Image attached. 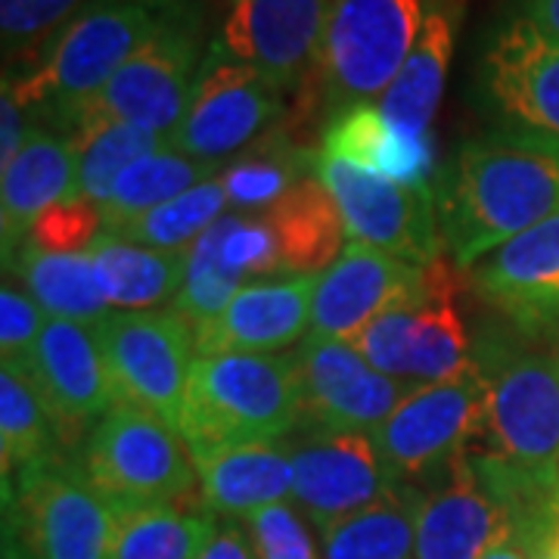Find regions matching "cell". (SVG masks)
<instances>
[{
	"label": "cell",
	"instance_id": "cell-50",
	"mask_svg": "<svg viewBox=\"0 0 559 559\" xmlns=\"http://www.w3.org/2000/svg\"><path fill=\"white\" fill-rule=\"evenodd\" d=\"M557 507H559V491H557Z\"/></svg>",
	"mask_w": 559,
	"mask_h": 559
},
{
	"label": "cell",
	"instance_id": "cell-41",
	"mask_svg": "<svg viewBox=\"0 0 559 559\" xmlns=\"http://www.w3.org/2000/svg\"><path fill=\"white\" fill-rule=\"evenodd\" d=\"M44 318L47 314L40 311L38 301L32 299L25 289L13 286L10 280H3V289H0V358L7 367H20V370L28 367L40 330L47 323Z\"/></svg>",
	"mask_w": 559,
	"mask_h": 559
},
{
	"label": "cell",
	"instance_id": "cell-47",
	"mask_svg": "<svg viewBox=\"0 0 559 559\" xmlns=\"http://www.w3.org/2000/svg\"><path fill=\"white\" fill-rule=\"evenodd\" d=\"M525 20L532 22L544 38L559 44V0H525Z\"/></svg>",
	"mask_w": 559,
	"mask_h": 559
},
{
	"label": "cell",
	"instance_id": "cell-5",
	"mask_svg": "<svg viewBox=\"0 0 559 559\" xmlns=\"http://www.w3.org/2000/svg\"><path fill=\"white\" fill-rule=\"evenodd\" d=\"M116 510L60 454L3 479V559H106Z\"/></svg>",
	"mask_w": 559,
	"mask_h": 559
},
{
	"label": "cell",
	"instance_id": "cell-44",
	"mask_svg": "<svg viewBox=\"0 0 559 559\" xmlns=\"http://www.w3.org/2000/svg\"><path fill=\"white\" fill-rule=\"evenodd\" d=\"M25 138H28L25 109L16 103L10 84L3 81V91H0V165H3V168L16 159V153L22 150Z\"/></svg>",
	"mask_w": 559,
	"mask_h": 559
},
{
	"label": "cell",
	"instance_id": "cell-20",
	"mask_svg": "<svg viewBox=\"0 0 559 559\" xmlns=\"http://www.w3.org/2000/svg\"><path fill=\"white\" fill-rule=\"evenodd\" d=\"M320 274H293L246 283L218 318L193 330L197 358L274 355L311 330V305Z\"/></svg>",
	"mask_w": 559,
	"mask_h": 559
},
{
	"label": "cell",
	"instance_id": "cell-16",
	"mask_svg": "<svg viewBox=\"0 0 559 559\" xmlns=\"http://www.w3.org/2000/svg\"><path fill=\"white\" fill-rule=\"evenodd\" d=\"M330 7L333 0H230L218 44L289 94L318 72Z\"/></svg>",
	"mask_w": 559,
	"mask_h": 559
},
{
	"label": "cell",
	"instance_id": "cell-23",
	"mask_svg": "<svg viewBox=\"0 0 559 559\" xmlns=\"http://www.w3.org/2000/svg\"><path fill=\"white\" fill-rule=\"evenodd\" d=\"M193 463L205 510L224 520H252L293 498V460L274 441L230 444L200 454Z\"/></svg>",
	"mask_w": 559,
	"mask_h": 559
},
{
	"label": "cell",
	"instance_id": "cell-37",
	"mask_svg": "<svg viewBox=\"0 0 559 559\" xmlns=\"http://www.w3.org/2000/svg\"><path fill=\"white\" fill-rule=\"evenodd\" d=\"M230 218L215 221L200 240L187 249V274L180 286L178 299L171 301V311L190 323V330H200L202 323L215 320L230 305V299L246 286L234 267L224 261V234Z\"/></svg>",
	"mask_w": 559,
	"mask_h": 559
},
{
	"label": "cell",
	"instance_id": "cell-8",
	"mask_svg": "<svg viewBox=\"0 0 559 559\" xmlns=\"http://www.w3.org/2000/svg\"><path fill=\"white\" fill-rule=\"evenodd\" d=\"M202 60L200 20L187 3H178L159 32L69 119L66 131L97 121H124L171 138L190 106Z\"/></svg>",
	"mask_w": 559,
	"mask_h": 559
},
{
	"label": "cell",
	"instance_id": "cell-9",
	"mask_svg": "<svg viewBox=\"0 0 559 559\" xmlns=\"http://www.w3.org/2000/svg\"><path fill=\"white\" fill-rule=\"evenodd\" d=\"M485 429V385L469 364L460 377L419 385L380 423L370 439L392 481L429 488L448 466L469 454Z\"/></svg>",
	"mask_w": 559,
	"mask_h": 559
},
{
	"label": "cell",
	"instance_id": "cell-30",
	"mask_svg": "<svg viewBox=\"0 0 559 559\" xmlns=\"http://www.w3.org/2000/svg\"><path fill=\"white\" fill-rule=\"evenodd\" d=\"M451 53H454L451 20L441 10L426 13L417 47L411 50L407 62L401 66L399 79L392 81V87L377 103L382 116L392 121L395 128L414 134V138L429 134L432 116H436L441 94H444Z\"/></svg>",
	"mask_w": 559,
	"mask_h": 559
},
{
	"label": "cell",
	"instance_id": "cell-42",
	"mask_svg": "<svg viewBox=\"0 0 559 559\" xmlns=\"http://www.w3.org/2000/svg\"><path fill=\"white\" fill-rule=\"evenodd\" d=\"M259 559H323L296 507L277 503L246 520Z\"/></svg>",
	"mask_w": 559,
	"mask_h": 559
},
{
	"label": "cell",
	"instance_id": "cell-40",
	"mask_svg": "<svg viewBox=\"0 0 559 559\" xmlns=\"http://www.w3.org/2000/svg\"><path fill=\"white\" fill-rule=\"evenodd\" d=\"M100 205H94L84 197H72V200H62L50 205L47 212H40L38 221L32 224L28 242L44 252L72 255V252H87L100 237Z\"/></svg>",
	"mask_w": 559,
	"mask_h": 559
},
{
	"label": "cell",
	"instance_id": "cell-4",
	"mask_svg": "<svg viewBox=\"0 0 559 559\" xmlns=\"http://www.w3.org/2000/svg\"><path fill=\"white\" fill-rule=\"evenodd\" d=\"M485 385L479 454L507 463L538 488L559 491V355L488 333L473 352Z\"/></svg>",
	"mask_w": 559,
	"mask_h": 559
},
{
	"label": "cell",
	"instance_id": "cell-45",
	"mask_svg": "<svg viewBox=\"0 0 559 559\" xmlns=\"http://www.w3.org/2000/svg\"><path fill=\"white\" fill-rule=\"evenodd\" d=\"M200 559H259L249 525H240L237 520L218 522V528H215L212 540L205 544Z\"/></svg>",
	"mask_w": 559,
	"mask_h": 559
},
{
	"label": "cell",
	"instance_id": "cell-10",
	"mask_svg": "<svg viewBox=\"0 0 559 559\" xmlns=\"http://www.w3.org/2000/svg\"><path fill=\"white\" fill-rule=\"evenodd\" d=\"M116 401L143 407L180 432L193 370V330L178 311H112L97 326Z\"/></svg>",
	"mask_w": 559,
	"mask_h": 559
},
{
	"label": "cell",
	"instance_id": "cell-7",
	"mask_svg": "<svg viewBox=\"0 0 559 559\" xmlns=\"http://www.w3.org/2000/svg\"><path fill=\"white\" fill-rule=\"evenodd\" d=\"M426 0H333L318 75L330 116L373 106L417 47Z\"/></svg>",
	"mask_w": 559,
	"mask_h": 559
},
{
	"label": "cell",
	"instance_id": "cell-51",
	"mask_svg": "<svg viewBox=\"0 0 559 559\" xmlns=\"http://www.w3.org/2000/svg\"><path fill=\"white\" fill-rule=\"evenodd\" d=\"M544 559H550V554H547V557H544Z\"/></svg>",
	"mask_w": 559,
	"mask_h": 559
},
{
	"label": "cell",
	"instance_id": "cell-18",
	"mask_svg": "<svg viewBox=\"0 0 559 559\" xmlns=\"http://www.w3.org/2000/svg\"><path fill=\"white\" fill-rule=\"evenodd\" d=\"M423 293V267L382 249L348 242L318 280L311 305V336L352 342L360 330Z\"/></svg>",
	"mask_w": 559,
	"mask_h": 559
},
{
	"label": "cell",
	"instance_id": "cell-1",
	"mask_svg": "<svg viewBox=\"0 0 559 559\" xmlns=\"http://www.w3.org/2000/svg\"><path fill=\"white\" fill-rule=\"evenodd\" d=\"M441 240L460 267L559 212V156L491 134L460 146L436 193Z\"/></svg>",
	"mask_w": 559,
	"mask_h": 559
},
{
	"label": "cell",
	"instance_id": "cell-15",
	"mask_svg": "<svg viewBox=\"0 0 559 559\" xmlns=\"http://www.w3.org/2000/svg\"><path fill=\"white\" fill-rule=\"evenodd\" d=\"M25 373L62 444L87 439V426L116 404L97 330L75 320L47 318Z\"/></svg>",
	"mask_w": 559,
	"mask_h": 559
},
{
	"label": "cell",
	"instance_id": "cell-39",
	"mask_svg": "<svg viewBox=\"0 0 559 559\" xmlns=\"http://www.w3.org/2000/svg\"><path fill=\"white\" fill-rule=\"evenodd\" d=\"M81 3L84 0H0V38L7 60L28 57Z\"/></svg>",
	"mask_w": 559,
	"mask_h": 559
},
{
	"label": "cell",
	"instance_id": "cell-25",
	"mask_svg": "<svg viewBox=\"0 0 559 559\" xmlns=\"http://www.w3.org/2000/svg\"><path fill=\"white\" fill-rule=\"evenodd\" d=\"M264 221L274 230L280 267L293 274H320L342 255L345 221L333 193L320 178H305L283 200L264 209Z\"/></svg>",
	"mask_w": 559,
	"mask_h": 559
},
{
	"label": "cell",
	"instance_id": "cell-29",
	"mask_svg": "<svg viewBox=\"0 0 559 559\" xmlns=\"http://www.w3.org/2000/svg\"><path fill=\"white\" fill-rule=\"evenodd\" d=\"M423 488L392 481L377 503L320 532L323 559H417Z\"/></svg>",
	"mask_w": 559,
	"mask_h": 559
},
{
	"label": "cell",
	"instance_id": "cell-35",
	"mask_svg": "<svg viewBox=\"0 0 559 559\" xmlns=\"http://www.w3.org/2000/svg\"><path fill=\"white\" fill-rule=\"evenodd\" d=\"M53 423L40 404L28 373L20 367L0 370V460L3 479H13L28 463L53 454Z\"/></svg>",
	"mask_w": 559,
	"mask_h": 559
},
{
	"label": "cell",
	"instance_id": "cell-2",
	"mask_svg": "<svg viewBox=\"0 0 559 559\" xmlns=\"http://www.w3.org/2000/svg\"><path fill=\"white\" fill-rule=\"evenodd\" d=\"M180 0H94L75 20L66 22L40 62L7 84L22 109H38L66 128L94 94L159 32Z\"/></svg>",
	"mask_w": 559,
	"mask_h": 559
},
{
	"label": "cell",
	"instance_id": "cell-36",
	"mask_svg": "<svg viewBox=\"0 0 559 559\" xmlns=\"http://www.w3.org/2000/svg\"><path fill=\"white\" fill-rule=\"evenodd\" d=\"M227 190L218 178L205 180L200 187L180 193L171 202H165L159 209L128 221L124 227L116 230V237L140 246H153V249H168V252H187L202 234L221 221V212L227 205Z\"/></svg>",
	"mask_w": 559,
	"mask_h": 559
},
{
	"label": "cell",
	"instance_id": "cell-14",
	"mask_svg": "<svg viewBox=\"0 0 559 559\" xmlns=\"http://www.w3.org/2000/svg\"><path fill=\"white\" fill-rule=\"evenodd\" d=\"M301 411L326 432H373L395 414L417 382L392 380L373 370L352 342L308 336L296 348Z\"/></svg>",
	"mask_w": 559,
	"mask_h": 559
},
{
	"label": "cell",
	"instance_id": "cell-11",
	"mask_svg": "<svg viewBox=\"0 0 559 559\" xmlns=\"http://www.w3.org/2000/svg\"><path fill=\"white\" fill-rule=\"evenodd\" d=\"M283 116V91L255 66L234 60L218 40L205 53L190 106L171 150L202 162H221L264 138Z\"/></svg>",
	"mask_w": 559,
	"mask_h": 559
},
{
	"label": "cell",
	"instance_id": "cell-27",
	"mask_svg": "<svg viewBox=\"0 0 559 559\" xmlns=\"http://www.w3.org/2000/svg\"><path fill=\"white\" fill-rule=\"evenodd\" d=\"M87 255L109 308L121 311H150L159 301H175L187 274V252L140 246L116 234H100Z\"/></svg>",
	"mask_w": 559,
	"mask_h": 559
},
{
	"label": "cell",
	"instance_id": "cell-17",
	"mask_svg": "<svg viewBox=\"0 0 559 559\" xmlns=\"http://www.w3.org/2000/svg\"><path fill=\"white\" fill-rule=\"evenodd\" d=\"M293 500L320 532L367 510L392 488L370 432H326L311 426L289 448Z\"/></svg>",
	"mask_w": 559,
	"mask_h": 559
},
{
	"label": "cell",
	"instance_id": "cell-24",
	"mask_svg": "<svg viewBox=\"0 0 559 559\" xmlns=\"http://www.w3.org/2000/svg\"><path fill=\"white\" fill-rule=\"evenodd\" d=\"M326 156H340L404 187L432 190L436 171V146L432 138H414L395 128L380 112V106H358L352 112H342L330 119L323 134Z\"/></svg>",
	"mask_w": 559,
	"mask_h": 559
},
{
	"label": "cell",
	"instance_id": "cell-22",
	"mask_svg": "<svg viewBox=\"0 0 559 559\" xmlns=\"http://www.w3.org/2000/svg\"><path fill=\"white\" fill-rule=\"evenodd\" d=\"M81 197L79 159L72 140L47 128H28V138L16 159L3 168L0 190V237L3 264L28 242L32 224L40 212L62 200Z\"/></svg>",
	"mask_w": 559,
	"mask_h": 559
},
{
	"label": "cell",
	"instance_id": "cell-28",
	"mask_svg": "<svg viewBox=\"0 0 559 559\" xmlns=\"http://www.w3.org/2000/svg\"><path fill=\"white\" fill-rule=\"evenodd\" d=\"M10 264H13L16 283L38 301V308L47 318L97 326L100 320L112 314L87 252L60 255V252H44L38 246L25 242L20 252L7 261V271Z\"/></svg>",
	"mask_w": 559,
	"mask_h": 559
},
{
	"label": "cell",
	"instance_id": "cell-49",
	"mask_svg": "<svg viewBox=\"0 0 559 559\" xmlns=\"http://www.w3.org/2000/svg\"><path fill=\"white\" fill-rule=\"evenodd\" d=\"M557 333H559V323H557ZM557 355H559V348H557Z\"/></svg>",
	"mask_w": 559,
	"mask_h": 559
},
{
	"label": "cell",
	"instance_id": "cell-43",
	"mask_svg": "<svg viewBox=\"0 0 559 559\" xmlns=\"http://www.w3.org/2000/svg\"><path fill=\"white\" fill-rule=\"evenodd\" d=\"M224 261H227V267H234L246 280L283 271L277 240H274V230L267 227L264 215L261 218L230 215V227L224 234Z\"/></svg>",
	"mask_w": 559,
	"mask_h": 559
},
{
	"label": "cell",
	"instance_id": "cell-19",
	"mask_svg": "<svg viewBox=\"0 0 559 559\" xmlns=\"http://www.w3.org/2000/svg\"><path fill=\"white\" fill-rule=\"evenodd\" d=\"M525 525L476 476L469 454L423 488L417 516V559H481ZM544 532V528H532Z\"/></svg>",
	"mask_w": 559,
	"mask_h": 559
},
{
	"label": "cell",
	"instance_id": "cell-46",
	"mask_svg": "<svg viewBox=\"0 0 559 559\" xmlns=\"http://www.w3.org/2000/svg\"><path fill=\"white\" fill-rule=\"evenodd\" d=\"M550 535L554 532H516L507 540H500L498 547H491L481 559H544L547 547H550Z\"/></svg>",
	"mask_w": 559,
	"mask_h": 559
},
{
	"label": "cell",
	"instance_id": "cell-34",
	"mask_svg": "<svg viewBox=\"0 0 559 559\" xmlns=\"http://www.w3.org/2000/svg\"><path fill=\"white\" fill-rule=\"evenodd\" d=\"M318 156L320 153L314 150L267 138L242 153L230 168H224L221 183L227 190V200L237 209H271L296 183H301L311 168H318Z\"/></svg>",
	"mask_w": 559,
	"mask_h": 559
},
{
	"label": "cell",
	"instance_id": "cell-3",
	"mask_svg": "<svg viewBox=\"0 0 559 559\" xmlns=\"http://www.w3.org/2000/svg\"><path fill=\"white\" fill-rule=\"evenodd\" d=\"M301 411L296 352L289 355H215L190 370L180 436L200 457L230 444H259L289 436Z\"/></svg>",
	"mask_w": 559,
	"mask_h": 559
},
{
	"label": "cell",
	"instance_id": "cell-6",
	"mask_svg": "<svg viewBox=\"0 0 559 559\" xmlns=\"http://www.w3.org/2000/svg\"><path fill=\"white\" fill-rule=\"evenodd\" d=\"M79 466L112 510L183 503L197 495V463L175 426L116 401L81 444Z\"/></svg>",
	"mask_w": 559,
	"mask_h": 559
},
{
	"label": "cell",
	"instance_id": "cell-13",
	"mask_svg": "<svg viewBox=\"0 0 559 559\" xmlns=\"http://www.w3.org/2000/svg\"><path fill=\"white\" fill-rule=\"evenodd\" d=\"M485 94L498 134L559 156V44L513 20L485 50Z\"/></svg>",
	"mask_w": 559,
	"mask_h": 559
},
{
	"label": "cell",
	"instance_id": "cell-31",
	"mask_svg": "<svg viewBox=\"0 0 559 559\" xmlns=\"http://www.w3.org/2000/svg\"><path fill=\"white\" fill-rule=\"evenodd\" d=\"M218 520L212 510L159 503L116 510V528L106 559H200Z\"/></svg>",
	"mask_w": 559,
	"mask_h": 559
},
{
	"label": "cell",
	"instance_id": "cell-21",
	"mask_svg": "<svg viewBox=\"0 0 559 559\" xmlns=\"http://www.w3.org/2000/svg\"><path fill=\"white\" fill-rule=\"evenodd\" d=\"M473 286L522 330L559 323V212L473 264Z\"/></svg>",
	"mask_w": 559,
	"mask_h": 559
},
{
	"label": "cell",
	"instance_id": "cell-26",
	"mask_svg": "<svg viewBox=\"0 0 559 559\" xmlns=\"http://www.w3.org/2000/svg\"><path fill=\"white\" fill-rule=\"evenodd\" d=\"M460 280L448 259L429 261L423 267V299L414 318V358L411 380L417 385H432L460 377L469 370L473 352L466 323L457 308Z\"/></svg>",
	"mask_w": 559,
	"mask_h": 559
},
{
	"label": "cell",
	"instance_id": "cell-48",
	"mask_svg": "<svg viewBox=\"0 0 559 559\" xmlns=\"http://www.w3.org/2000/svg\"><path fill=\"white\" fill-rule=\"evenodd\" d=\"M547 554H550V559H559V522H557V528H554V535H550V547H547Z\"/></svg>",
	"mask_w": 559,
	"mask_h": 559
},
{
	"label": "cell",
	"instance_id": "cell-33",
	"mask_svg": "<svg viewBox=\"0 0 559 559\" xmlns=\"http://www.w3.org/2000/svg\"><path fill=\"white\" fill-rule=\"evenodd\" d=\"M69 140L75 146V159H79L81 197L100 205V212L112 197L121 175L134 162L171 146L168 138L138 128V124H124V121L81 124V128L69 131Z\"/></svg>",
	"mask_w": 559,
	"mask_h": 559
},
{
	"label": "cell",
	"instance_id": "cell-12",
	"mask_svg": "<svg viewBox=\"0 0 559 559\" xmlns=\"http://www.w3.org/2000/svg\"><path fill=\"white\" fill-rule=\"evenodd\" d=\"M318 178L340 205L348 242H364L426 267L441 255L436 193L380 178L340 156H318Z\"/></svg>",
	"mask_w": 559,
	"mask_h": 559
},
{
	"label": "cell",
	"instance_id": "cell-38",
	"mask_svg": "<svg viewBox=\"0 0 559 559\" xmlns=\"http://www.w3.org/2000/svg\"><path fill=\"white\" fill-rule=\"evenodd\" d=\"M419 299H423V293L414 299L399 301L385 314L370 320L352 340L360 358L392 380L414 382L411 380V358H414V318H417Z\"/></svg>",
	"mask_w": 559,
	"mask_h": 559
},
{
	"label": "cell",
	"instance_id": "cell-32",
	"mask_svg": "<svg viewBox=\"0 0 559 559\" xmlns=\"http://www.w3.org/2000/svg\"><path fill=\"white\" fill-rule=\"evenodd\" d=\"M221 165L215 162L193 159L178 150L165 146L159 153H150L134 162L116 183L109 202L103 205V227L106 234H116L128 221L140 218L180 193L200 187L205 180L218 178Z\"/></svg>",
	"mask_w": 559,
	"mask_h": 559
}]
</instances>
